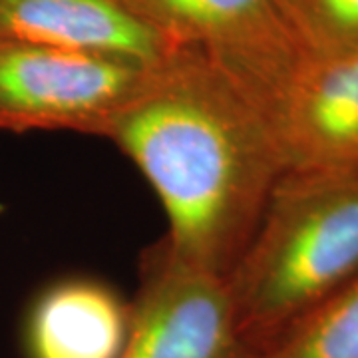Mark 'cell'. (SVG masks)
<instances>
[{
	"label": "cell",
	"mask_w": 358,
	"mask_h": 358,
	"mask_svg": "<svg viewBox=\"0 0 358 358\" xmlns=\"http://www.w3.org/2000/svg\"><path fill=\"white\" fill-rule=\"evenodd\" d=\"M148 70L100 52L0 46V131L64 129L106 138Z\"/></svg>",
	"instance_id": "obj_3"
},
{
	"label": "cell",
	"mask_w": 358,
	"mask_h": 358,
	"mask_svg": "<svg viewBox=\"0 0 358 358\" xmlns=\"http://www.w3.org/2000/svg\"><path fill=\"white\" fill-rule=\"evenodd\" d=\"M239 92L265 122L285 169L358 171V52L303 50Z\"/></svg>",
	"instance_id": "obj_4"
},
{
	"label": "cell",
	"mask_w": 358,
	"mask_h": 358,
	"mask_svg": "<svg viewBox=\"0 0 358 358\" xmlns=\"http://www.w3.org/2000/svg\"><path fill=\"white\" fill-rule=\"evenodd\" d=\"M171 48L225 50L291 36L277 0H124Z\"/></svg>",
	"instance_id": "obj_8"
},
{
	"label": "cell",
	"mask_w": 358,
	"mask_h": 358,
	"mask_svg": "<svg viewBox=\"0 0 358 358\" xmlns=\"http://www.w3.org/2000/svg\"><path fill=\"white\" fill-rule=\"evenodd\" d=\"M225 279L173 257L162 241L141 265L120 358H239Z\"/></svg>",
	"instance_id": "obj_5"
},
{
	"label": "cell",
	"mask_w": 358,
	"mask_h": 358,
	"mask_svg": "<svg viewBox=\"0 0 358 358\" xmlns=\"http://www.w3.org/2000/svg\"><path fill=\"white\" fill-rule=\"evenodd\" d=\"M358 273V171L282 169L225 277L241 350L275 341Z\"/></svg>",
	"instance_id": "obj_2"
},
{
	"label": "cell",
	"mask_w": 358,
	"mask_h": 358,
	"mask_svg": "<svg viewBox=\"0 0 358 358\" xmlns=\"http://www.w3.org/2000/svg\"><path fill=\"white\" fill-rule=\"evenodd\" d=\"M0 46L100 52L148 66L173 50L124 0H0Z\"/></svg>",
	"instance_id": "obj_6"
},
{
	"label": "cell",
	"mask_w": 358,
	"mask_h": 358,
	"mask_svg": "<svg viewBox=\"0 0 358 358\" xmlns=\"http://www.w3.org/2000/svg\"><path fill=\"white\" fill-rule=\"evenodd\" d=\"M239 358H358V273L275 341Z\"/></svg>",
	"instance_id": "obj_9"
},
{
	"label": "cell",
	"mask_w": 358,
	"mask_h": 358,
	"mask_svg": "<svg viewBox=\"0 0 358 358\" xmlns=\"http://www.w3.org/2000/svg\"><path fill=\"white\" fill-rule=\"evenodd\" d=\"M106 140L159 197L167 251L225 279L285 169L265 122L231 78L203 48H173L150 66Z\"/></svg>",
	"instance_id": "obj_1"
},
{
	"label": "cell",
	"mask_w": 358,
	"mask_h": 358,
	"mask_svg": "<svg viewBox=\"0 0 358 358\" xmlns=\"http://www.w3.org/2000/svg\"><path fill=\"white\" fill-rule=\"evenodd\" d=\"M285 24L308 52H358V0H277Z\"/></svg>",
	"instance_id": "obj_10"
},
{
	"label": "cell",
	"mask_w": 358,
	"mask_h": 358,
	"mask_svg": "<svg viewBox=\"0 0 358 358\" xmlns=\"http://www.w3.org/2000/svg\"><path fill=\"white\" fill-rule=\"evenodd\" d=\"M129 305L110 285L72 277L38 294L26 319L28 358H120Z\"/></svg>",
	"instance_id": "obj_7"
}]
</instances>
